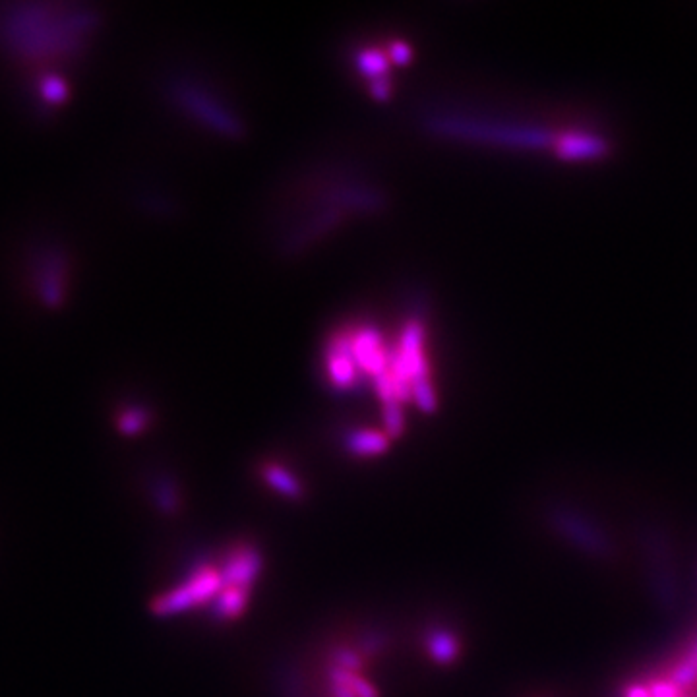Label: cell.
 <instances>
[{
    "mask_svg": "<svg viewBox=\"0 0 697 697\" xmlns=\"http://www.w3.org/2000/svg\"><path fill=\"white\" fill-rule=\"evenodd\" d=\"M390 91H392V88H390V80H388V78L370 82V93H372V97H376V99H380V101L388 99V97H390Z\"/></svg>",
    "mask_w": 697,
    "mask_h": 697,
    "instance_id": "obj_18",
    "label": "cell"
},
{
    "mask_svg": "<svg viewBox=\"0 0 697 697\" xmlns=\"http://www.w3.org/2000/svg\"><path fill=\"white\" fill-rule=\"evenodd\" d=\"M343 674H345V680H347V684L351 686V690H353V694H355V696L380 697L378 690H376V688H374L370 682H366L361 674H357V672H349V670H343Z\"/></svg>",
    "mask_w": 697,
    "mask_h": 697,
    "instance_id": "obj_15",
    "label": "cell"
},
{
    "mask_svg": "<svg viewBox=\"0 0 697 697\" xmlns=\"http://www.w3.org/2000/svg\"><path fill=\"white\" fill-rule=\"evenodd\" d=\"M148 413L140 407H134V409H126L119 419V428H121L122 434L126 436H136L140 434L146 425H148Z\"/></svg>",
    "mask_w": 697,
    "mask_h": 697,
    "instance_id": "obj_13",
    "label": "cell"
},
{
    "mask_svg": "<svg viewBox=\"0 0 697 697\" xmlns=\"http://www.w3.org/2000/svg\"><path fill=\"white\" fill-rule=\"evenodd\" d=\"M428 653L438 665H452L459 655V641L452 632L436 630L428 636Z\"/></svg>",
    "mask_w": 697,
    "mask_h": 697,
    "instance_id": "obj_12",
    "label": "cell"
},
{
    "mask_svg": "<svg viewBox=\"0 0 697 697\" xmlns=\"http://www.w3.org/2000/svg\"><path fill=\"white\" fill-rule=\"evenodd\" d=\"M248 591L250 589H244V587H229V585H225L221 589V593L215 597V605H213L215 616L223 618V620L239 618L243 614L244 608H246Z\"/></svg>",
    "mask_w": 697,
    "mask_h": 697,
    "instance_id": "obj_9",
    "label": "cell"
},
{
    "mask_svg": "<svg viewBox=\"0 0 697 697\" xmlns=\"http://www.w3.org/2000/svg\"><path fill=\"white\" fill-rule=\"evenodd\" d=\"M173 103L192 121L202 124L213 134L223 138H241L244 124L241 117L213 91L192 80H177L171 86Z\"/></svg>",
    "mask_w": 697,
    "mask_h": 697,
    "instance_id": "obj_2",
    "label": "cell"
},
{
    "mask_svg": "<svg viewBox=\"0 0 697 697\" xmlns=\"http://www.w3.org/2000/svg\"><path fill=\"white\" fill-rule=\"evenodd\" d=\"M262 566H264V560L256 548L244 545L237 546L229 554L225 566L219 570L221 579H223V587L229 585V587L250 589L252 581L262 572Z\"/></svg>",
    "mask_w": 697,
    "mask_h": 697,
    "instance_id": "obj_6",
    "label": "cell"
},
{
    "mask_svg": "<svg viewBox=\"0 0 697 697\" xmlns=\"http://www.w3.org/2000/svg\"><path fill=\"white\" fill-rule=\"evenodd\" d=\"M326 368H328V376L332 380V384L337 388H353L355 380H357V364L351 353V337L347 334L335 337L328 349V359H326Z\"/></svg>",
    "mask_w": 697,
    "mask_h": 697,
    "instance_id": "obj_7",
    "label": "cell"
},
{
    "mask_svg": "<svg viewBox=\"0 0 697 697\" xmlns=\"http://www.w3.org/2000/svg\"><path fill=\"white\" fill-rule=\"evenodd\" d=\"M337 667L343 668V670H349V672H357L361 668V659L351 653V651H341L337 653Z\"/></svg>",
    "mask_w": 697,
    "mask_h": 697,
    "instance_id": "obj_17",
    "label": "cell"
},
{
    "mask_svg": "<svg viewBox=\"0 0 697 697\" xmlns=\"http://www.w3.org/2000/svg\"><path fill=\"white\" fill-rule=\"evenodd\" d=\"M425 126L440 138H452L463 142H477L498 148L514 150H541L554 148L558 132L545 126L517 124V122L488 121L455 113H432Z\"/></svg>",
    "mask_w": 697,
    "mask_h": 697,
    "instance_id": "obj_1",
    "label": "cell"
},
{
    "mask_svg": "<svg viewBox=\"0 0 697 697\" xmlns=\"http://www.w3.org/2000/svg\"><path fill=\"white\" fill-rule=\"evenodd\" d=\"M384 425H386V434L390 438H397L403 432L405 421H403V407H401V403L392 401V403L384 405Z\"/></svg>",
    "mask_w": 697,
    "mask_h": 697,
    "instance_id": "obj_14",
    "label": "cell"
},
{
    "mask_svg": "<svg viewBox=\"0 0 697 697\" xmlns=\"http://www.w3.org/2000/svg\"><path fill=\"white\" fill-rule=\"evenodd\" d=\"M351 337V353L359 370L378 378L390 366V351L384 345L382 335L374 328H363Z\"/></svg>",
    "mask_w": 697,
    "mask_h": 697,
    "instance_id": "obj_4",
    "label": "cell"
},
{
    "mask_svg": "<svg viewBox=\"0 0 697 697\" xmlns=\"http://www.w3.org/2000/svg\"><path fill=\"white\" fill-rule=\"evenodd\" d=\"M347 448L359 457H374L390 448V436L380 430H355L347 438Z\"/></svg>",
    "mask_w": 697,
    "mask_h": 697,
    "instance_id": "obj_8",
    "label": "cell"
},
{
    "mask_svg": "<svg viewBox=\"0 0 697 697\" xmlns=\"http://www.w3.org/2000/svg\"><path fill=\"white\" fill-rule=\"evenodd\" d=\"M411 57H413V51H411V47L405 41L390 43V47H388V59H390V62L403 66V64H409Z\"/></svg>",
    "mask_w": 697,
    "mask_h": 697,
    "instance_id": "obj_16",
    "label": "cell"
},
{
    "mask_svg": "<svg viewBox=\"0 0 697 697\" xmlns=\"http://www.w3.org/2000/svg\"><path fill=\"white\" fill-rule=\"evenodd\" d=\"M355 62H357V70L370 82L388 78V72H390L388 53H382L378 49H363L357 53Z\"/></svg>",
    "mask_w": 697,
    "mask_h": 697,
    "instance_id": "obj_10",
    "label": "cell"
},
{
    "mask_svg": "<svg viewBox=\"0 0 697 697\" xmlns=\"http://www.w3.org/2000/svg\"><path fill=\"white\" fill-rule=\"evenodd\" d=\"M221 589H223L221 572L212 566H204L200 572H196L179 589L153 599L150 610L155 616L179 614V612L198 607L213 597H217L221 593Z\"/></svg>",
    "mask_w": 697,
    "mask_h": 697,
    "instance_id": "obj_3",
    "label": "cell"
},
{
    "mask_svg": "<svg viewBox=\"0 0 697 697\" xmlns=\"http://www.w3.org/2000/svg\"><path fill=\"white\" fill-rule=\"evenodd\" d=\"M560 159L568 161H591L601 159L608 153V142L605 136L589 130H568L558 132L554 148Z\"/></svg>",
    "mask_w": 697,
    "mask_h": 697,
    "instance_id": "obj_5",
    "label": "cell"
},
{
    "mask_svg": "<svg viewBox=\"0 0 697 697\" xmlns=\"http://www.w3.org/2000/svg\"><path fill=\"white\" fill-rule=\"evenodd\" d=\"M264 479H266L268 485L275 488L277 492H281L283 496L291 498V500H301L303 498V485L287 469H283L281 465L268 463L264 467Z\"/></svg>",
    "mask_w": 697,
    "mask_h": 697,
    "instance_id": "obj_11",
    "label": "cell"
}]
</instances>
